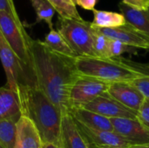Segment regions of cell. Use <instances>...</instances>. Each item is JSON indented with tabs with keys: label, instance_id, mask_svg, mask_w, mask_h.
Masks as SVG:
<instances>
[{
	"label": "cell",
	"instance_id": "obj_1",
	"mask_svg": "<svg viewBox=\"0 0 149 148\" xmlns=\"http://www.w3.org/2000/svg\"><path fill=\"white\" fill-rule=\"evenodd\" d=\"M74 58L53 51L44 41H31V69L35 83L63 115L70 113V92L79 76Z\"/></svg>",
	"mask_w": 149,
	"mask_h": 148
},
{
	"label": "cell",
	"instance_id": "obj_2",
	"mask_svg": "<svg viewBox=\"0 0 149 148\" xmlns=\"http://www.w3.org/2000/svg\"><path fill=\"white\" fill-rule=\"evenodd\" d=\"M17 96L22 115L28 117L38 128L44 143L59 147L63 114L36 83L18 85Z\"/></svg>",
	"mask_w": 149,
	"mask_h": 148
},
{
	"label": "cell",
	"instance_id": "obj_3",
	"mask_svg": "<svg viewBox=\"0 0 149 148\" xmlns=\"http://www.w3.org/2000/svg\"><path fill=\"white\" fill-rule=\"evenodd\" d=\"M79 75L93 78L107 83L128 82L149 78V63H139L122 57L99 58L77 57L74 58Z\"/></svg>",
	"mask_w": 149,
	"mask_h": 148
},
{
	"label": "cell",
	"instance_id": "obj_4",
	"mask_svg": "<svg viewBox=\"0 0 149 148\" xmlns=\"http://www.w3.org/2000/svg\"><path fill=\"white\" fill-rule=\"evenodd\" d=\"M0 31L20 61L31 71V44L32 38L26 32L18 15L0 10Z\"/></svg>",
	"mask_w": 149,
	"mask_h": 148
},
{
	"label": "cell",
	"instance_id": "obj_5",
	"mask_svg": "<svg viewBox=\"0 0 149 148\" xmlns=\"http://www.w3.org/2000/svg\"><path fill=\"white\" fill-rule=\"evenodd\" d=\"M57 31L78 57H94L93 29L90 22L58 17Z\"/></svg>",
	"mask_w": 149,
	"mask_h": 148
},
{
	"label": "cell",
	"instance_id": "obj_6",
	"mask_svg": "<svg viewBox=\"0 0 149 148\" xmlns=\"http://www.w3.org/2000/svg\"><path fill=\"white\" fill-rule=\"evenodd\" d=\"M0 60L3 67L7 84L14 92L17 94L18 85L35 82L34 76L17 58L9 43L6 41L0 31Z\"/></svg>",
	"mask_w": 149,
	"mask_h": 148
},
{
	"label": "cell",
	"instance_id": "obj_7",
	"mask_svg": "<svg viewBox=\"0 0 149 148\" xmlns=\"http://www.w3.org/2000/svg\"><path fill=\"white\" fill-rule=\"evenodd\" d=\"M108 86L109 83L79 75L70 92L71 109L84 107L95 99L105 95L107 92Z\"/></svg>",
	"mask_w": 149,
	"mask_h": 148
},
{
	"label": "cell",
	"instance_id": "obj_8",
	"mask_svg": "<svg viewBox=\"0 0 149 148\" xmlns=\"http://www.w3.org/2000/svg\"><path fill=\"white\" fill-rule=\"evenodd\" d=\"M114 132L123 138L131 147L149 144V129L137 119H110Z\"/></svg>",
	"mask_w": 149,
	"mask_h": 148
},
{
	"label": "cell",
	"instance_id": "obj_9",
	"mask_svg": "<svg viewBox=\"0 0 149 148\" xmlns=\"http://www.w3.org/2000/svg\"><path fill=\"white\" fill-rule=\"evenodd\" d=\"M93 26V25H92ZM110 39L120 41L121 43L134 47L144 50H149V38L136 30L132 25L126 24L115 28H98L93 26Z\"/></svg>",
	"mask_w": 149,
	"mask_h": 148
},
{
	"label": "cell",
	"instance_id": "obj_10",
	"mask_svg": "<svg viewBox=\"0 0 149 148\" xmlns=\"http://www.w3.org/2000/svg\"><path fill=\"white\" fill-rule=\"evenodd\" d=\"M107 93L112 99L136 113L145 99L143 94L132 83L128 82L110 83Z\"/></svg>",
	"mask_w": 149,
	"mask_h": 148
},
{
	"label": "cell",
	"instance_id": "obj_11",
	"mask_svg": "<svg viewBox=\"0 0 149 148\" xmlns=\"http://www.w3.org/2000/svg\"><path fill=\"white\" fill-rule=\"evenodd\" d=\"M76 123L91 148H127L131 147L128 142L115 132L91 129L78 122Z\"/></svg>",
	"mask_w": 149,
	"mask_h": 148
},
{
	"label": "cell",
	"instance_id": "obj_12",
	"mask_svg": "<svg viewBox=\"0 0 149 148\" xmlns=\"http://www.w3.org/2000/svg\"><path fill=\"white\" fill-rule=\"evenodd\" d=\"M82 108L96 113L108 119H137L136 113L127 109V107L112 99L110 96H108L107 93L95 99Z\"/></svg>",
	"mask_w": 149,
	"mask_h": 148
},
{
	"label": "cell",
	"instance_id": "obj_13",
	"mask_svg": "<svg viewBox=\"0 0 149 148\" xmlns=\"http://www.w3.org/2000/svg\"><path fill=\"white\" fill-rule=\"evenodd\" d=\"M44 142L33 122L22 115L17 122L16 143L14 148H43Z\"/></svg>",
	"mask_w": 149,
	"mask_h": 148
},
{
	"label": "cell",
	"instance_id": "obj_14",
	"mask_svg": "<svg viewBox=\"0 0 149 148\" xmlns=\"http://www.w3.org/2000/svg\"><path fill=\"white\" fill-rule=\"evenodd\" d=\"M59 147L61 148H91L70 113L62 117Z\"/></svg>",
	"mask_w": 149,
	"mask_h": 148
},
{
	"label": "cell",
	"instance_id": "obj_15",
	"mask_svg": "<svg viewBox=\"0 0 149 148\" xmlns=\"http://www.w3.org/2000/svg\"><path fill=\"white\" fill-rule=\"evenodd\" d=\"M22 116L18 96L9 86L0 87V120L17 122Z\"/></svg>",
	"mask_w": 149,
	"mask_h": 148
},
{
	"label": "cell",
	"instance_id": "obj_16",
	"mask_svg": "<svg viewBox=\"0 0 149 148\" xmlns=\"http://www.w3.org/2000/svg\"><path fill=\"white\" fill-rule=\"evenodd\" d=\"M74 120L88 128L114 132L111 120L82 107H73L69 113Z\"/></svg>",
	"mask_w": 149,
	"mask_h": 148
},
{
	"label": "cell",
	"instance_id": "obj_17",
	"mask_svg": "<svg viewBox=\"0 0 149 148\" xmlns=\"http://www.w3.org/2000/svg\"><path fill=\"white\" fill-rule=\"evenodd\" d=\"M119 8L124 16L127 24L149 38V9L137 10L124 3H120Z\"/></svg>",
	"mask_w": 149,
	"mask_h": 148
},
{
	"label": "cell",
	"instance_id": "obj_18",
	"mask_svg": "<svg viewBox=\"0 0 149 148\" xmlns=\"http://www.w3.org/2000/svg\"><path fill=\"white\" fill-rule=\"evenodd\" d=\"M93 21L91 23L93 26L98 28H115L126 24V19L121 13L99 10L94 9Z\"/></svg>",
	"mask_w": 149,
	"mask_h": 148
},
{
	"label": "cell",
	"instance_id": "obj_19",
	"mask_svg": "<svg viewBox=\"0 0 149 148\" xmlns=\"http://www.w3.org/2000/svg\"><path fill=\"white\" fill-rule=\"evenodd\" d=\"M44 43L53 51L69 58H77V54L72 51L70 45L67 44L63 36L57 30H50L49 33L46 34Z\"/></svg>",
	"mask_w": 149,
	"mask_h": 148
},
{
	"label": "cell",
	"instance_id": "obj_20",
	"mask_svg": "<svg viewBox=\"0 0 149 148\" xmlns=\"http://www.w3.org/2000/svg\"><path fill=\"white\" fill-rule=\"evenodd\" d=\"M33 8L37 13V20L33 24H36L39 22H45L50 30L53 29L52 17L55 14V10L52 6V4L48 2V0H30Z\"/></svg>",
	"mask_w": 149,
	"mask_h": 148
},
{
	"label": "cell",
	"instance_id": "obj_21",
	"mask_svg": "<svg viewBox=\"0 0 149 148\" xmlns=\"http://www.w3.org/2000/svg\"><path fill=\"white\" fill-rule=\"evenodd\" d=\"M60 17L83 21L76 9V4L72 0H48Z\"/></svg>",
	"mask_w": 149,
	"mask_h": 148
},
{
	"label": "cell",
	"instance_id": "obj_22",
	"mask_svg": "<svg viewBox=\"0 0 149 148\" xmlns=\"http://www.w3.org/2000/svg\"><path fill=\"white\" fill-rule=\"evenodd\" d=\"M17 122L0 120V144L3 148H14L16 143Z\"/></svg>",
	"mask_w": 149,
	"mask_h": 148
},
{
	"label": "cell",
	"instance_id": "obj_23",
	"mask_svg": "<svg viewBox=\"0 0 149 148\" xmlns=\"http://www.w3.org/2000/svg\"><path fill=\"white\" fill-rule=\"evenodd\" d=\"M93 52L94 58H111L109 53L110 38L96 31L93 27Z\"/></svg>",
	"mask_w": 149,
	"mask_h": 148
},
{
	"label": "cell",
	"instance_id": "obj_24",
	"mask_svg": "<svg viewBox=\"0 0 149 148\" xmlns=\"http://www.w3.org/2000/svg\"><path fill=\"white\" fill-rule=\"evenodd\" d=\"M134 47L128 46L120 41L114 40V39H110L109 43V53H110V58H120L123 53L125 52H134Z\"/></svg>",
	"mask_w": 149,
	"mask_h": 148
},
{
	"label": "cell",
	"instance_id": "obj_25",
	"mask_svg": "<svg viewBox=\"0 0 149 148\" xmlns=\"http://www.w3.org/2000/svg\"><path fill=\"white\" fill-rule=\"evenodd\" d=\"M137 120L149 129V99L145 98L137 112Z\"/></svg>",
	"mask_w": 149,
	"mask_h": 148
},
{
	"label": "cell",
	"instance_id": "obj_26",
	"mask_svg": "<svg viewBox=\"0 0 149 148\" xmlns=\"http://www.w3.org/2000/svg\"><path fill=\"white\" fill-rule=\"evenodd\" d=\"M142 94L145 98L149 99V78H141L131 82Z\"/></svg>",
	"mask_w": 149,
	"mask_h": 148
},
{
	"label": "cell",
	"instance_id": "obj_27",
	"mask_svg": "<svg viewBox=\"0 0 149 148\" xmlns=\"http://www.w3.org/2000/svg\"><path fill=\"white\" fill-rule=\"evenodd\" d=\"M122 3L137 10L149 9V0H122Z\"/></svg>",
	"mask_w": 149,
	"mask_h": 148
},
{
	"label": "cell",
	"instance_id": "obj_28",
	"mask_svg": "<svg viewBox=\"0 0 149 148\" xmlns=\"http://www.w3.org/2000/svg\"><path fill=\"white\" fill-rule=\"evenodd\" d=\"M0 10H4L16 16L17 15L14 0H0Z\"/></svg>",
	"mask_w": 149,
	"mask_h": 148
},
{
	"label": "cell",
	"instance_id": "obj_29",
	"mask_svg": "<svg viewBox=\"0 0 149 148\" xmlns=\"http://www.w3.org/2000/svg\"><path fill=\"white\" fill-rule=\"evenodd\" d=\"M98 0H77V5H79L85 10H93Z\"/></svg>",
	"mask_w": 149,
	"mask_h": 148
},
{
	"label": "cell",
	"instance_id": "obj_30",
	"mask_svg": "<svg viewBox=\"0 0 149 148\" xmlns=\"http://www.w3.org/2000/svg\"><path fill=\"white\" fill-rule=\"evenodd\" d=\"M43 148H61L60 147L52 144V143H44L43 145Z\"/></svg>",
	"mask_w": 149,
	"mask_h": 148
},
{
	"label": "cell",
	"instance_id": "obj_31",
	"mask_svg": "<svg viewBox=\"0 0 149 148\" xmlns=\"http://www.w3.org/2000/svg\"><path fill=\"white\" fill-rule=\"evenodd\" d=\"M134 148H149V144L147 145H142V146H135V147H132Z\"/></svg>",
	"mask_w": 149,
	"mask_h": 148
},
{
	"label": "cell",
	"instance_id": "obj_32",
	"mask_svg": "<svg viewBox=\"0 0 149 148\" xmlns=\"http://www.w3.org/2000/svg\"><path fill=\"white\" fill-rule=\"evenodd\" d=\"M72 2H73V3H74L76 5H77V0H72Z\"/></svg>",
	"mask_w": 149,
	"mask_h": 148
},
{
	"label": "cell",
	"instance_id": "obj_33",
	"mask_svg": "<svg viewBox=\"0 0 149 148\" xmlns=\"http://www.w3.org/2000/svg\"><path fill=\"white\" fill-rule=\"evenodd\" d=\"M0 148H3V147H2V146H1V144H0Z\"/></svg>",
	"mask_w": 149,
	"mask_h": 148
},
{
	"label": "cell",
	"instance_id": "obj_34",
	"mask_svg": "<svg viewBox=\"0 0 149 148\" xmlns=\"http://www.w3.org/2000/svg\"><path fill=\"white\" fill-rule=\"evenodd\" d=\"M127 148H134V147H127Z\"/></svg>",
	"mask_w": 149,
	"mask_h": 148
}]
</instances>
